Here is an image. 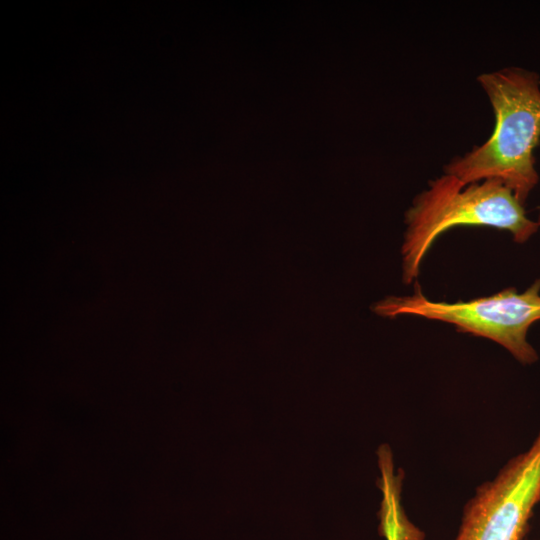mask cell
<instances>
[{"instance_id": "obj_1", "label": "cell", "mask_w": 540, "mask_h": 540, "mask_svg": "<svg viewBox=\"0 0 540 540\" xmlns=\"http://www.w3.org/2000/svg\"><path fill=\"white\" fill-rule=\"evenodd\" d=\"M477 80L491 104V136L444 165V173L464 184L497 180L526 201L538 184L534 151L540 142V77L521 67L480 74Z\"/></svg>"}, {"instance_id": "obj_2", "label": "cell", "mask_w": 540, "mask_h": 540, "mask_svg": "<svg viewBox=\"0 0 540 540\" xmlns=\"http://www.w3.org/2000/svg\"><path fill=\"white\" fill-rule=\"evenodd\" d=\"M406 229L401 247L402 280L417 281L421 263L435 240L456 226L490 227L526 243L540 228L527 216L525 205L497 180L464 184L443 174L428 182L405 213Z\"/></svg>"}, {"instance_id": "obj_3", "label": "cell", "mask_w": 540, "mask_h": 540, "mask_svg": "<svg viewBox=\"0 0 540 540\" xmlns=\"http://www.w3.org/2000/svg\"><path fill=\"white\" fill-rule=\"evenodd\" d=\"M371 310L385 318L411 315L451 324L460 333L499 344L523 365L538 360L527 335L540 320V278L523 292L508 287L489 296L455 302L428 299L415 281L411 295L388 296L374 303Z\"/></svg>"}, {"instance_id": "obj_4", "label": "cell", "mask_w": 540, "mask_h": 540, "mask_svg": "<svg viewBox=\"0 0 540 540\" xmlns=\"http://www.w3.org/2000/svg\"><path fill=\"white\" fill-rule=\"evenodd\" d=\"M540 502V432L531 446L479 486L454 540H523Z\"/></svg>"}, {"instance_id": "obj_5", "label": "cell", "mask_w": 540, "mask_h": 540, "mask_svg": "<svg viewBox=\"0 0 540 540\" xmlns=\"http://www.w3.org/2000/svg\"><path fill=\"white\" fill-rule=\"evenodd\" d=\"M381 458L382 491L384 499L381 506L382 535L387 540H423L424 534L414 527L406 518L399 502L398 480L393 476L392 465L385 464Z\"/></svg>"}, {"instance_id": "obj_6", "label": "cell", "mask_w": 540, "mask_h": 540, "mask_svg": "<svg viewBox=\"0 0 540 540\" xmlns=\"http://www.w3.org/2000/svg\"><path fill=\"white\" fill-rule=\"evenodd\" d=\"M536 221H537V223H538L539 226H540V206H539L538 218H537Z\"/></svg>"}, {"instance_id": "obj_7", "label": "cell", "mask_w": 540, "mask_h": 540, "mask_svg": "<svg viewBox=\"0 0 540 540\" xmlns=\"http://www.w3.org/2000/svg\"><path fill=\"white\" fill-rule=\"evenodd\" d=\"M540 540V539H539Z\"/></svg>"}]
</instances>
